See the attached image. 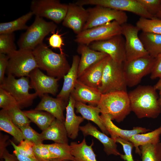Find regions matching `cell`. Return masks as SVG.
<instances>
[{
	"label": "cell",
	"instance_id": "1",
	"mask_svg": "<svg viewBox=\"0 0 161 161\" xmlns=\"http://www.w3.org/2000/svg\"><path fill=\"white\" fill-rule=\"evenodd\" d=\"M156 91L154 86H140L128 93L131 111L138 118H155L161 113Z\"/></svg>",
	"mask_w": 161,
	"mask_h": 161
},
{
	"label": "cell",
	"instance_id": "2",
	"mask_svg": "<svg viewBox=\"0 0 161 161\" xmlns=\"http://www.w3.org/2000/svg\"><path fill=\"white\" fill-rule=\"evenodd\" d=\"M32 52L38 68L45 71L49 76L60 79L64 78L71 67L66 54L54 52L43 43Z\"/></svg>",
	"mask_w": 161,
	"mask_h": 161
},
{
	"label": "cell",
	"instance_id": "3",
	"mask_svg": "<svg viewBox=\"0 0 161 161\" xmlns=\"http://www.w3.org/2000/svg\"><path fill=\"white\" fill-rule=\"evenodd\" d=\"M97 106L101 114L109 115L118 123L123 121L131 111L128 94L124 91L102 94Z\"/></svg>",
	"mask_w": 161,
	"mask_h": 161
},
{
	"label": "cell",
	"instance_id": "4",
	"mask_svg": "<svg viewBox=\"0 0 161 161\" xmlns=\"http://www.w3.org/2000/svg\"><path fill=\"white\" fill-rule=\"evenodd\" d=\"M57 27L53 21H47L42 17L35 16L32 24L21 35L17 41L20 49L33 50L42 43L49 33L54 32Z\"/></svg>",
	"mask_w": 161,
	"mask_h": 161
},
{
	"label": "cell",
	"instance_id": "5",
	"mask_svg": "<svg viewBox=\"0 0 161 161\" xmlns=\"http://www.w3.org/2000/svg\"><path fill=\"white\" fill-rule=\"evenodd\" d=\"M0 87L9 92L15 99L21 109L31 105L34 100L38 96L35 92L30 93V79L28 77H22L18 79L11 74H8L0 85Z\"/></svg>",
	"mask_w": 161,
	"mask_h": 161
},
{
	"label": "cell",
	"instance_id": "6",
	"mask_svg": "<svg viewBox=\"0 0 161 161\" xmlns=\"http://www.w3.org/2000/svg\"><path fill=\"white\" fill-rule=\"evenodd\" d=\"M123 63L113 60L110 57L104 69L98 89L102 94L119 91H127Z\"/></svg>",
	"mask_w": 161,
	"mask_h": 161
},
{
	"label": "cell",
	"instance_id": "7",
	"mask_svg": "<svg viewBox=\"0 0 161 161\" xmlns=\"http://www.w3.org/2000/svg\"><path fill=\"white\" fill-rule=\"evenodd\" d=\"M8 56L7 75L18 78L28 77L32 70L38 68L32 50L19 49Z\"/></svg>",
	"mask_w": 161,
	"mask_h": 161
},
{
	"label": "cell",
	"instance_id": "8",
	"mask_svg": "<svg viewBox=\"0 0 161 161\" xmlns=\"http://www.w3.org/2000/svg\"><path fill=\"white\" fill-rule=\"evenodd\" d=\"M121 25L114 21L105 24L83 30L76 35L74 41L79 44L89 46L96 41L107 40L122 34Z\"/></svg>",
	"mask_w": 161,
	"mask_h": 161
},
{
	"label": "cell",
	"instance_id": "9",
	"mask_svg": "<svg viewBox=\"0 0 161 161\" xmlns=\"http://www.w3.org/2000/svg\"><path fill=\"white\" fill-rule=\"evenodd\" d=\"M155 58L149 55L123 63V70L127 86L138 84L145 76L151 73Z\"/></svg>",
	"mask_w": 161,
	"mask_h": 161
},
{
	"label": "cell",
	"instance_id": "10",
	"mask_svg": "<svg viewBox=\"0 0 161 161\" xmlns=\"http://www.w3.org/2000/svg\"><path fill=\"white\" fill-rule=\"evenodd\" d=\"M68 7V4L61 3L58 0H33L30 6L33 15L46 18L55 24L63 21Z\"/></svg>",
	"mask_w": 161,
	"mask_h": 161
},
{
	"label": "cell",
	"instance_id": "11",
	"mask_svg": "<svg viewBox=\"0 0 161 161\" xmlns=\"http://www.w3.org/2000/svg\"><path fill=\"white\" fill-rule=\"evenodd\" d=\"M87 10L89 13V18L83 30L114 21L121 25L126 23L127 21V15L122 11L99 5Z\"/></svg>",
	"mask_w": 161,
	"mask_h": 161
},
{
	"label": "cell",
	"instance_id": "12",
	"mask_svg": "<svg viewBox=\"0 0 161 161\" xmlns=\"http://www.w3.org/2000/svg\"><path fill=\"white\" fill-rule=\"evenodd\" d=\"M75 3L82 6L86 5H99L123 12H130L140 17L150 19L155 18L137 0H79Z\"/></svg>",
	"mask_w": 161,
	"mask_h": 161
},
{
	"label": "cell",
	"instance_id": "13",
	"mask_svg": "<svg viewBox=\"0 0 161 161\" xmlns=\"http://www.w3.org/2000/svg\"><path fill=\"white\" fill-rule=\"evenodd\" d=\"M121 27V34L125 39V61L149 55L139 37L140 29L126 23Z\"/></svg>",
	"mask_w": 161,
	"mask_h": 161
},
{
	"label": "cell",
	"instance_id": "14",
	"mask_svg": "<svg viewBox=\"0 0 161 161\" xmlns=\"http://www.w3.org/2000/svg\"><path fill=\"white\" fill-rule=\"evenodd\" d=\"M88 46L94 50L105 53L117 62L126 61L125 39L122 34L106 40L92 42Z\"/></svg>",
	"mask_w": 161,
	"mask_h": 161
},
{
	"label": "cell",
	"instance_id": "15",
	"mask_svg": "<svg viewBox=\"0 0 161 161\" xmlns=\"http://www.w3.org/2000/svg\"><path fill=\"white\" fill-rule=\"evenodd\" d=\"M28 77L31 89L35 90L38 96L41 97L48 93L56 95L59 79L45 74L38 68L32 70Z\"/></svg>",
	"mask_w": 161,
	"mask_h": 161
},
{
	"label": "cell",
	"instance_id": "16",
	"mask_svg": "<svg viewBox=\"0 0 161 161\" xmlns=\"http://www.w3.org/2000/svg\"><path fill=\"white\" fill-rule=\"evenodd\" d=\"M89 13L83 6L75 3H69L63 25L71 29L77 35L83 30L89 18Z\"/></svg>",
	"mask_w": 161,
	"mask_h": 161
},
{
	"label": "cell",
	"instance_id": "17",
	"mask_svg": "<svg viewBox=\"0 0 161 161\" xmlns=\"http://www.w3.org/2000/svg\"><path fill=\"white\" fill-rule=\"evenodd\" d=\"M41 97L40 101L35 109L47 112L56 119L64 122L65 118L63 112L68 102L59 98H53L47 94L44 95Z\"/></svg>",
	"mask_w": 161,
	"mask_h": 161
},
{
	"label": "cell",
	"instance_id": "18",
	"mask_svg": "<svg viewBox=\"0 0 161 161\" xmlns=\"http://www.w3.org/2000/svg\"><path fill=\"white\" fill-rule=\"evenodd\" d=\"M102 94L98 89L87 86L77 80L70 95L76 102L97 106Z\"/></svg>",
	"mask_w": 161,
	"mask_h": 161
},
{
	"label": "cell",
	"instance_id": "19",
	"mask_svg": "<svg viewBox=\"0 0 161 161\" xmlns=\"http://www.w3.org/2000/svg\"><path fill=\"white\" fill-rule=\"evenodd\" d=\"M110 57L108 55L89 67L78 78V80L87 86L98 89L104 68Z\"/></svg>",
	"mask_w": 161,
	"mask_h": 161
},
{
	"label": "cell",
	"instance_id": "20",
	"mask_svg": "<svg viewBox=\"0 0 161 161\" xmlns=\"http://www.w3.org/2000/svg\"><path fill=\"white\" fill-rule=\"evenodd\" d=\"M79 130L84 136L91 135L99 140L103 145V150L107 155H120L121 154L117 149L115 140L100 131L90 123H88L84 126H80Z\"/></svg>",
	"mask_w": 161,
	"mask_h": 161
},
{
	"label": "cell",
	"instance_id": "21",
	"mask_svg": "<svg viewBox=\"0 0 161 161\" xmlns=\"http://www.w3.org/2000/svg\"><path fill=\"white\" fill-rule=\"evenodd\" d=\"M77 51L81 55L78 69V78L88 68L109 55L93 50L86 45L79 44Z\"/></svg>",
	"mask_w": 161,
	"mask_h": 161
},
{
	"label": "cell",
	"instance_id": "22",
	"mask_svg": "<svg viewBox=\"0 0 161 161\" xmlns=\"http://www.w3.org/2000/svg\"><path fill=\"white\" fill-rule=\"evenodd\" d=\"M103 124L111 136L114 139L119 137L128 141L133 135L139 134L147 133L149 130L141 127H134L130 130L123 129L116 126L112 122L110 116L107 114H101L100 115Z\"/></svg>",
	"mask_w": 161,
	"mask_h": 161
},
{
	"label": "cell",
	"instance_id": "23",
	"mask_svg": "<svg viewBox=\"0 0 161 161\" xmlns=\"http://www.w3.org/2000/svg\"><path fill=\"white\" fill-rule=\"evenodd\" d=\"M80 58L75 55L73 56L72 65L64 77L62 88L57 97L68 102L71 93L74 89L78 79V69Z\"/></svg>",
	"mask_w": 161,
	"mask_h": 161
},
{
	"label": "cell",
	"instance_id": "24",
	"mask_svg": "<svg viewBox=\"0 0 161 161\" xmlns=\"http://www.w3.org/2000/svg\"><path fill=\"white\" fill-rule=\"evenodd\" d=\"M75 100L70 95L66 107V118L64 123L68 137L73 140L75 139L78 136L80 125L84 120L83 117L75 114Z\"/></svg>",
	"mask_w": 161,
	"mask_h": 161
},
{
	"label": "cell",
	"instance_id": "25",
	"mask_svg": "<svg viewBox=\"0 0 161 161\" xmlns=\"http://www.w3.org/2000/svg\"><path fill=\"white\" fill-rule=\"evenodd\" d=\"M64 122L55 119L41 133L43 140H51L55 143L68 144L67 132Z\"/></svg>",
	"mask_w": 161,
	"mask_h": 161
},
{
	"label": "cell",
	"instance_id": "26",
	"mask_svg": "<svg viewBox=\"0 0 161 161\" xmlns=\"http://www.w3.org/2000/svg\"><path fill=\"white\" fill-rule=\"evenodd\" d=\"M75 108L77 113H80L84 119L90 120L96 124L102 132L107 135L109 134L104 126L100 115V110L97 106L87 105L75 101Z\"/></svg>",
	"mask_w": 161,
	"mask_h": 161
},
{
	"label": "cell",
	"instance_id": "27",
	"mask_svg": "<svg viewBox=\"0 0 161 161\" xmlns=\"http://www.w3.org/2000/svg\"><path fill=\"white\" fill-rule=\"evenodd\" d=\"M94 144L92 140L90 145H87L85 138L80 143L71 142V153L73 157L72 161H97L92 148Z\"/></svg>",
	"mask_w": 161,
	"mask_h": 161
},
{
	"label": "cell",
	"instance_id": "28",
	"mask_svg": "<svg viewBox=\"0 0 161 161\" xmlns=\"http://www.w3.org/2000/svg\"><path fill=\"white\" fill-rule=\"evenodd\" d=\"M139 37L150 56L155 58L161 53V34L142 32Z\"/></svg>",
	"mask_w": 161,
	"mask_h": 161
},
{
	"label": "cell",
	"instance_id": "29",
	"mask_svg": "<svg viewBox=\"0 0 161 161\" xmlns=\"http://www.w3.org/2000/svg\"><path fill=\"white\" fill-rule=\"evenodd\" d=\"M161 135V125L151 131L133 135L129 139L128 141L133 144L135 148V153L141 155L139 147L144 145L160 141Z\"/></svg>",
	"mask_w": 161,
	"mask_h": 161
},
{
	"label": "cell",
	"instance_id": "30",
	"mask_svg": "<svg viewBox=\"0 0 161 161\" xmlns=\"http://www.w3.org/2000/svg\"><path fill=\"white\" fill-rule=\"evenodd\" d=\"M31 121L34 123L42 131L47 129L56 119L50 114L34 109L23 111Z\"/></svg>",
	"mask_w": 161,
	"mask_h": 161
},
{
	"label": "cell",
	"instance_id": "31",
	"mask_svg": "<svg viewBox=\"0 0 161 161\" xmlns=\"http://www.w3.org/2000/svg\"><path fill=\"white\" fill-rule=\"evenodd\" d=\"M0 129L11 135L19 143L24 140L20 129L12 121L7 111L3 109L0 111Z\"/></svg>",
	"mask_w": 161,
	"mask_h": 161
},
{
	"label": "cell",
	"instance_id": "32",
	"mask_svg": "<svg viewBox=\"0 0 161 161\" xmlns=\"http://www.w3.org/2000/svg\"><path fill=\"white\" fill-rule=\"evenodd\" d=\"M34 15L31 11L18 18L8 22L0 23V34L11 33L16 31L27 30L28 27L27 22Z\"/></svg>",
	"mask_w": 161,
	"mask_h": 161
},
{
	"label": "cell",
	"instance_id": "33",
	"mask_svg": "<svg viewBox=\"0 0 161 161\" xmlns=\"http://www.w3.org/2000/svg\"><path fill=\"white\" fill-rule=\"evenodd\" d=\"M142 161H161V141L140 147Z\"/></svg>",
	"mask_w": 161,
	"mask_h": 161
},
{
	"label": "cell",
	"instance_id": "34",
	"mask_svg": "<svg viewBox=\"0 0 161 161\" xmlns=\"http://www.w3.org/2000/svg\"><path fill=\"white\" fill-rule=\"evenodd\" d=\"M136 26L142 32L161 34V19L140 17L136 22Z\"/></svg>",
	"mask_w": 161,
	"mask_h": 161
},
{
	"label": "cell",
	"instance_id": "35",
	"mask_svg": "<svg viewBox=\"0 0 161 161\" xmlns=\"http://www.w3.org/2000/svg\"><path fill=\"white\" fill-rule=\"evenodd\" d=\"M50 151L57 158L72 161L73 157L71 153V148L68 144L55 143L46 144Z\"/></svg>",
	"mask_w": 161,
	"mask_h": 161
},
{
	"label": "cell",
	"instance_id": "36",
	"mask_svg": "<svg viewBox=\"0 0 161 161\" xmlns=\"http://www.w3.org/2000/svg\"><path fill=\"white\" fill-rule=\"evenodd\" d=\"M14 33L0 34V53L9 55L17 50Z\"/></svg>",
	"mask_w": 161,
	"mask_h": 161
},
{
	"label": "cell",
	"instance_id": "37",
	"mask_svg": "<svg viewBox=\"0 0 161 161\" xmlns=\"http://www.w3.org/2000/svg\"><path fill=\"white\" fill-rule=\"evenodd\" d=\"M10 117L18 127L30 124L31 121L24 114L18 106L6 110Z\"/></svg>",
	"mask_w": 161,
	"mask_h": 161
},
{
	"label": "cell",
	"instance_id": "38",
	"mask_svg": "<svg viewBox=\"0 0 161 161\" xmlns=\"http://www.w3.org/2000/svg\"><path fill=\"white\" fill-rule=\"evenodd\" d=\"M10 141L14 150L16 151L21 155L36 159L33 151V147L35 144L32 143L26 140H24L19 143V144L17 145L11 140H10Z\"/></svg>",
	"mask_w": 161,
	"mask_h": 161
},
{
	"label": "cell",
	"instance_id": "39",
	"mask_svg": "<svg viewBox=\"0 0 161 161\" xmlns=\"http://www.w3.org/2000/svg\"><path fill=\"white\" fill-rule=\"evenodd\" d=\"M30 125H27L19 128L22 133L24 140L30 141L35 144L42 143L43 140L41 134L34 130Z\"/></svg>",
	"mask_w": 161,
	"mask_h": 161
},
{
	"label": "cell",
	"instance_id": "40",
	"mask_svg": "<svg viewBox=\"0 0 161 161\" xmlns=\"http://www.w3.org/2000/svg\"><path fill=\"white\" fill-rule=\"evenodd\" d=\"M33 151L36 158L39 161H46L57 158L50 151L46 144H35Z\"/></svg>",
	"mask_w": 161,
	"mask_h": 161
},
{
	"label": "cell",
	"instance_id": "41",
	"mask_svg": "<svg viewBox=\"0 0 161 161\" xmlns=\"http://www.w3.org/2000/svg\"><path fill=\"white\" fill-rule=\"evenodd\" d=\"M18 106L15 98L8 92L0 87V107L7 110Z\"/></svg>",
	"mask_w": 161,
	"mask_h": 161
},
{
	"label": "cell",
	"instance_id": "42",
	"mask_svg": "<svg viewBox=\"0 0 161 161\" xmlns=\"http://www.w3.org/2000/svg\"><path fill=\"white\" fill-rule=\"evenodd\" d=\"M114 140L116 143H120L123 147L124 154H121L120 158L125 161H134L132 155V150L134 147L133 144L119 137H116Z\"/></svg>",
	"mask_w": 161,
	"mask_h": 161
},
{
	"label": "cell",
	"instance_id": "43",
	"mask_svg": "<svg viewBox=\"0 0 161 161\" xmlns=\"http://www.w3.org/2000/svg\"><path fill=\"white\" fill-rule=\"evenodd\" d=\"M137 0L150 14L154 17L160 9V0Z\"/></svg>",
	"mask_w": 161,
	"mask_h": 161
},
{
	"label": "cell",
	"instance_id": "44",
	"mask_svg": "<svg viewBox=\"0 0 161 161\" xmlns=\"http://www.w3.org/2000/svg\"><path fill=\"white\" fill-rule=\"evenodd\" d=\"M52 33V34L47 39L49 46L53 48L59 49L60 53H64L62 46L64 45V44L62 35L59 34L58 31L55 33L53 32Z\"/></svg>",
	"mask_w": 161,
	"mask_h": 161
},
{
	"label": "cell",
	"instance_id": "45",
	"mask_svg": "<svg viewBox=\"0 0 161 161\" xmlns=\"http://www.w3.org/2000/svg\"><path fill=\"white\" fill-rule=\"evenodd\" d=\"M150 74V78L152 79L161 78V53L155 58Z\"/></svg>",
	"mask_w": 161,
	"mask_h": 161
},
{
	"label": "cell",
	"instance_id": "46",
	"mask_svg": "<svg viewBox=\"0 0 161 161\" xmlns=\"http://www.w3.org/2000/svg\"><path fill=\"white\" fill-rule=\"evenodd\" d=\"M9 59L8 56L0 53V84H1L4 78V74L7 70Z\"/></svg>",
	"mask_w": 161,
	"mask_h": 161
},
{
	"label": "cell",
	"instance_id": "47",
	"mask_svg": "<svg viewBox=\"0 0 161 161\" xmlns=\"http://www.w3.org/2000/svg\"><path fill=\"white\" fill-rule=\"evenodd\" d=\"M0 158L4 160V161H19L16 156L13 154H10L8 151L6 149L1 155Z\"/></svg>",
	"mask_w": 161,
	"mask_h": 161
},
{
	"label": "cell",
	"instance_id": "48",
	"mask_svg": "<svg viewBox=\"0 0 161 161\" xmlns=\"http://www.w3.org/2000/svg\"><path fill=\"white\" fill-rule=\"evenodd\" d=\"M8 136L4 135L0 133V156L2 155L4 150L6 149V147L8 145L7 140Z\"/></svg>",
	"mask_w": 161,
	"mask_h": 161
},
{
	"label": "cell",
	"instance_id": "49",
	"mask_svg": "<svg viewBox=\"0 0 161 161\" xmlns=\"http://www.w3.org/2000/svg\"><path fill=\"white\" fill-rule=\"evenodd\" d=\"M13 154L16 156L19 161H39L36 159L23 156L15 150L13 151Z\"/></svg>",
	"mask_w": 161,
	"mask_h": 161
},
{
	"label": "cell",
	"instance_id": "50",
	"mask_svg": "<svg viewBox=\"0 0 161 161\" xmlns=\"http://www.w3.org/2000/svg\"><path fill=\"white\" fill-rule=\"evenodd\" d=\"M154 87L156 90L159 91V95L161 94V78H160V79L154 86Z\"/></svg>",
	"mask_w": 161,
	"mask_h": 161
},
{
	"label": "cell",
	"instance_id": "51",
	"mask_svg": "<svg viewBox=\"0 0 161 161\" xmlns=\"http://www.w3.org/2000/svg\"><path fill=\"white\" fill-rule=\"evenodd\" d=\"M46 161H69V160L60 159L59 158H55Z\"/></svg>",
	"mask_w": 161,
	"mask_h": 161
},
{
	"label": "cell",
	"instance_id": "52",
	"mask_svg": "<svg viewBox=\"0 0 161 161\" xmlns=\"http://www.w3.org/2000/svg\"><path fill=\"white\" fill-rule=\"evenodd\" d=\"M155 18L161 19V8L155 16Z\"/></svg>",
	"mask_w": 161,
	"mask_h": 161
},
{
	"label": "cell",
	"instance_id": "53",
	"mask_svg": "<svg viewBox=\"0 0 161 161\" xmlns=\"http://www.w3.org/2000/svg\"><path fill=\"white\" fill-rule=\"evenodd\" d=\"M160 96L158 99L159 104L161 108V94L159 95Z\"/></svg>",
	"mask_w": 161,
	"mask_h": 161
},
{
	"label": "cell",
	"instance_id": "54",
	"mask_svg": "<svg viewBox=\"0 0 161 161\" xmlns=\"http://www.w3.org/2000/svg\"><path fill=\"white\" fill-rule=\"evenodd\" d=\"M160 9L161 8V0H160Z\"/></svg>",
	"mask_w": 161,
	"mask_h": 161
}]
</instances>
